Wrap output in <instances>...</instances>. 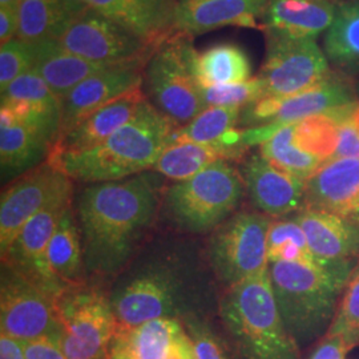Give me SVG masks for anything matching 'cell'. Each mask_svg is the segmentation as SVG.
<instances>
[{"label": "cell", "instance_id": "6da1fadb", "mask_svg": "<svg viewBox=\"0 0 359 359\" xmlns=\"http://www.w3.org/2000/svg\"><path fill=\"white\" fill-rule=\"evenodd\" d=\"M160 208L151 173L97 182L77 197L75 216L87 276L112 277L128 265Z\"/></svg>", "mask_w": 359, "mask_h": 359}, {"label": "cell", "instance_id": "7a4b0ae2", "mask_svg": "<svg viewBox=\"0 0 359 359\" xmlns=\"http://www.w3.org/2000/svg\"><path fill=\"white\" fill-rule=\"evenodd\" d=\"M179 127L147 99L137 114L100 145L77 154H51L48 161L72 181L111 182L152 170Z\"/></svg>", "mask_w": 359, "mask_h": 359}, {"label": "cell", "instance_id": "3957f363", "mask_svg": "<svg viewBox=\"0 0 359 359\" xmlns=\"http://www.w3.org/2000/svg\"><path fill=\"white\" fill-rule=\"evenodd\" d=\"M233 359H302L277 308L269 268L229 287L218 304Z\"/></svg>", "mask_w": 359, "mask_h": 359}, {"label": "cell", "instance_id": "277c9868", "mask_svg": "<svg viewBox=\"0 0 359 359\" xmlns=\"http://www.w3.org/2000/svg\"><path fill=\"white\" fill-rule=\"evenodd\" d=\"M353 270V264L335 270L298 262L269 264L277 308L301 350L318 344L329 333L339 306V295Z\"/></svg>", "mask_w": 359, "mask_h": 359}, {"label": "cell", "instance_id": "5b68a950", "mask_svg": "<svg viewBox=\"0 0 359 359\" xmlns=\"http://www.w3.org/2000/svg\"><path fill=\"white\" fill-rule=\"evenodd\" d=\"M245 192L241 173L219 160L168 188L164 209L176 228L193 234L215 231L236 213Z\"/></svg>", "mask_w": 359, "mask_h": 359}, {"label": "cell", "instance_id": "8992f818", "mask_svg": "<svg viewBox=\"0 0 359 359\" xmlns=\"http://www.w3.org/2000/svg\"><path fill=\"white\" fill-rule=\"evenodd\" d=\"M193 36L176 31L165 39L145 65L142 86L149 103L179 128L205 109L194 75Z\"/></svg>", "mask_w": 359, "mask_h": 359}, {"label": "cell", "instance_id": "52a82bcc", "mask_svg": "<svg viewBox=\"0 0 359 359\" xmlns=\"http://www.w3.org/2000/svg\"><path fill=\"white\" fill-rule=\"evenodd\" d=\"M188 298L185 276L170 262H154L118 285L109 302L117 326L133 327L160 318L182 321L200 316Z\"/></svg>", "mask_w": 359, "mask_h": 359}, {"label": "cell", "instance_id": "ba28073f", "mask_svg": "<svg viewBox=\"0 0 359 359\" xmlns=\"http://www.w3.org/2000/svg\"><path fill=\"white\" fill-rule=\"evenodd\" d=\"M270 218L241 210L231 215L209 241V261L219 283L228 289L269 268L268 233Z\"/></svg>", "mask_w": 359, "mask_h": 359}, {"label": "cell", "instance_id": "9c48e42d", "mask_svg": "<svg viewBox=\"0 0 359 359\" xmlns=\"http://www.w3.org/2000/svg\"><path fill=\"white\" fill-rule=\"evenodd\" d=\"M55 301L62 325L56 341L67 359H109L117 330L109 299L99 290L77 286Z\"/></svg>", "mask_w": 359, "mask_h": 359}, {"label": "cell", "instance_id": "30bf717a", "mask_svg": "<svg viewBox=\"0 0 359 359\" xmlns=\"http://www.w3.org/2000/svg\"><path fill=\"white\" fill-rule=\"evenodd\" d=\"M268 52L258 77L265 96L285 97L311 90L329 79V65L314 39L295 38L265 28Z\"/></svg>", "mask_w": 359, "mask_h": 359}, {"label": "cell", "instance_id": "8fae6325", "mask_svg": "<svg viewBox=\"0 0 359 359\" xmlns=\"http://www.w3.org/2000/svg\"><path fill=\"white\" fill-rule=\"evenodd\" d=\"M72 180L46 160L11 182L0 200V253L13 244L31 218L47 208L71 200Z\"/></svg>", "mask_w": 359, "mask_h": 359}, {"label": "cell", "instance_id": "7c38bea8", "mask_svg": "<svg viewBox=\"0 0 359 359\" xmlns=\"http://www.w3.org/2000/svg\"><path fill=\"white\" fill-rule=\"evenodd\" d=\"M69 53L105 65L147 63L158 46L87 8L56 40Z\"/></svg>", "mask_w": 359, "mask_h": 359}, {"label": "cell", "instance_id": "4fadbf2b", "mask_svg": "<svg viewBox=\"0 0 359 359\" xmlns=\"http://www.w3.org/2000/svg\"><path fill=\"white\" fill-rule=\"evenodd\" d=\"M0 329L22 342L41 337L57 339L62 333L55 298L4 264L0 283Z\"/></svg>", "mask_w": 359, "mask_h": 359}, {"label": "cell", "instance_id": "5bb4252c", "mask_svg": "<svg viewBox=\"0 0 359 359\" xmlns=\"http://www.w3.org/2000/svg\"><path fill=\"white\" fill-rule=\"evenodd\" d=\"M354 102L357 100L347 84L329 77L320 86L297 95L261 97L243 108L240 124L246 128L269 124L277 132L287 124L321 115Z\"/></svg>", "mask_w": 359, "mask_h": 359}, {"label": "cell", "instance_id": "9a60e30c", "mask_svg": "<svg viewBox=\"0 0 359 359\" xmlns=\"http://www.w3.org/2000/svg\"><path fill=\"white\" fill-rule=\"evenodd\" d=\"M69 206H72L71 200L60 201L31 218L6 255L1 256L4 265L55 299L65 290L52 276L47 253L52 236Z\"/></svg>", "mask_w": 359, "mask_h": 359}, {"label": "cell", "instance_id": "2e32d148", "mask_svg": "<svg viewBox=\"0 0 359 359\" xmlns=\"http://www.w3.org/2000/svg\"><path fill=\"white\" fill-rule=\"evenodd\" d=\"M147 63L108 67L86 79L68 92L62 99V124L59 137L99 108L130 90L142 87Z\"/></svg>", "mask_w": 359, "mask_h": 359}, {"label": "cell", "instance_id": "e0dca14e", "mask_svg": "<svg viewBox=\"0 0 359 359\" xmlns=\"http://www.w3.org/2000/svg\"><path fill=\"white\" fill-rule=\"evenodd\" d=\"M241 176L252 204L268 217H285L304 206L305 182L276 167L261 154L248 158Z\"/></svg>", "mask_w": 359, "mask_h": 359}, {"label": "cell", "instance_id": "ac0fdd59", "mask_svg": "<svg viewBox=\"0 0 359 359\" xmlns=\"http://www.w3.org/2000/svg\"><path fill=\"white\" fill-rule=\"evenodd\" d=\"M302 208L327 212L359 225V158L325 161L305 182Z\"/></svg>", "mask_w": 359, "mask_h": 359}, {"label": "cell", "instance_id": "d6986e66", "mask_svg": "<svg viewBox=\"0 0 359 359\" xmlns=\"http://www.w3.org/2000/svg\"><path fill=\"white\" fill-rule=\"evenodd\" d=\"M88 8L160 46L176 32L179 0H81Z\"/></svg>", "mask_w": 359, "mask_h": 359}, {"label": "cell", "instance_id": "ffe728a7", "mask_svg": "<svg viewBox=\"0 0 359 359\" xmlns=\"http://www.w3.org/2000/svg\"><path fill=\"white\" fill-rule=\"evenodd\" d=\"M271 0H179L176 31L200 35L221 27L262 28L257 23Z\"/></svg>", "mask_w": 359, "mask_h": 359}, {"label": "cell", "instance_id": "44dd1931", "mask_svg": "<svg viewBox=\"0 0 359 359\" xmlns=\"http://www.w3.org/2000/svg\"><path fill=\"white\" fill-rule=\"evenodd\" d=\"M147 100L142 87L130 90L104 105L63 133L52 148L51 154H77L92 149L124 127Z\"/></svg>", "mask_w": 359, "mask_h": 359}, {"label": "cell", "instance_id": "7402d4cb", "mask_svg": "<svg viewBox=\"0 0 359 359\" xmlns=\"http://www.w3.org/2000/svg\"><path fill=\"white\" fill-rule=\"evenodd\" d=\"M294 219L316 256L329 261H348L359 257L358 224L309 208L299 209Z\"/></svg>", "mask_w": 359, "mask_h": 359}, {"label": "cell", "instance_id": "603a6c76", "mask_svg": "<svg viewBox=\"0 0 359 359\" xmlns=\"http://www.w3.org/2000/svg\"><path fill=\"white\" fill-rule=\"evenodd\" d=\"M87 8L81 0H20L16 39L27 44L57 40Z\"/></svg>", "mask_w": 359, "mask_h": 359}, {"label": "cell", "instance_id": "cb8c5ba5", "mask_svg": "<svg viewBox=\"0 0 359 359\" xmlns=\"http://www.w3.org/2000/svg\"><path fill=\"white\" fill-rule=\"evenodd\" d=\"M185 330L176 318H160L133 327L117 326L109 359H168Z\"/></svg>", "mask_w": 359, "mask_h": 359}, {"label": "cell", "instance_id": "d4e9b609", "mask_svg": "<svg viewBox=\"0 0 359 359\" xmlns=\"http://www.w3.org/2000/svg\"><path fill=\"white\" fill-rule=\"evenodd\" d=\"M334 0H271L264 15L265 28L295 38L314 39L332 26Z\"/></svg>", "mask_w": 359, "mask_h": 359}, {"label": "cell", "instance_id": "484cf974", "mask_svg": "<svg viewBox=\"0 0 359 359\" xmlns=\"http://www.w3.org/2000/svg\"><path fill=\"white\" fill-rule=\"evenodd\" d=\"M35 47V65L40 76L46 80L52 92L62 100L68 92L86 79L112 65H99L63 50L56 40H48Z\"/></svg>", "mask_w": 359, "mask_h": 359}, {"label": "cell", "instance_id": "4316f807", "mask_svg": "<svg viewBox=\"0 0 359 359\" xmlns=\"http://www.w3.org/2000/svg\"><path fill=\"white\" fill-rule=\"evenodd\" d=\"M53 144L38 130L20 123L0 127V167L1 180L19 177L43 164Z\"/></svg>", "mask_w": 359, "mask_h": 359}, {"label": "cell", "instance_id": "83f0119b", "mask_svg": "<svg viewBox=\"0 0 359 359\" xmlns=\"http://www.w3.org/2000/svg\"><path fill=\"white\" fill-rule=\"evenodd\" d=\"M47 259L52 276L65 290L84 286L87 271L80 231L72 206L65 210L52 236Z\"/></svg>", "mask_w": 359, "mask_h": 359}, {"label": "cell", "instance_id": "f1b7e54d", "mask_svg": "<svg viewBox=\"0 0 359 359\" xmlns=\"http://www.w3.org/2000/svg\"><path fill=\"white\" fill-rule=\"evenodd\" d=\"M245 151L233 149L219 142L197 144V142H175L160 154L152 170L157 175L173 181L191 179L210 164L226 160L231 161L241 157Z\"/></svg>", "mask_w": 359, "mask_h": 359}, {"label": "cell", "instance_id": "f546056e", "mask_svg": "<svg viewBox=\"0 0 359 359\" xmlns=\"http://www.w3.org/2000/svg\"><path fill=\"white\" fill-rule=\"evenodd\" d=\"M250 60L237 44H216L197 52L194 57V75L201 88L243 83L250 79Z\"/></svg>", "mask_w": 359, "mask_h": 359}, {"label": "cell", "instance_id": "4dcf8cb0", "mask_svg": "<svg viewBox=\"0 0 359 359\" xmlns=\"http://www.w3.org/2000/svg\"><path fill=\"white\" fill-rule=\"evenodd\" d=\"M268 259L271 262H298L313 268L335 270L353 264L348 261H329L316 256L309 248L306 236L294 218L271 221L268 233Z\"/></svg>", "mask_w": 359, "mask_h": 359}, {"label": "cell", "instance_id": "1f68e13d", "mask_svg": "<svg viewBox=\"0 0 359 359\" xmlns=\"http://www.w3.org/2000/svg\"><path fill=\"white\" fill-rule=\"evenodd\" d=\"M294 124L277 130L268 142L259 145V154L271 164L306 182L323 164L320 157L309 154L294 144Z\"/></svg>", "mask_w": 359, "mask_h": 359}, {"label": "cell", "instance_id": "d6a6232c", "mask_svg": "<svg viewBox=\"0 0 359 359\" xmlns=\"http://www.w3.org/2000/svg\"><path fill=\"white\" fill-rule=\"evenodd\" d=\"M327 56L338 65L359 63V3L341 6L325 39Z\"/></svg>", "mask_w": 359, "mask_h": 359}, {"label": "cell", "instance_id": "836d02e7", "mask_svg": "<svg viewBox=\"0 0 359 359\" xmlns=\"http://www.w3.org/2000/svg\"><path fill=\"white\" fill-rule=\"evenodd\" d=\"M241 108L209 107L191 123L176 130L173 136L175 142H197V144H216L225 135L236 129L240 123Z\"/></svg>", "mask_w": 359, "mask_h": 359}, {"label": "cell", "instance_id": "e575fe53", "mask_svg": "<svg viewBox=\"0 0 359 359\" xmlns=\"http://www.w3.org/2000/svg\"><path fill=\"white\" fill-rule=\"evenodd\" d=\"M338 121L332 111L311 116L294 124V144L302 151L320 157L332 158L338 144Z\"/></svg>", "mask_w": 359, "mask_h": 359}, {"label": "cell", "instance_id": "d590c367", "mask_svg": "<svg viewBox=\"0 0 359 359\" xmlns=\"http://www.w3.org/2000/svg\"><path fill=\"white\" fill-rule=\"evenodd\" d=\"M327 334L339 335L350 348L359 346V261L347 281L345 293Z\"/></svg>", "mask_w": 359, "mask_h": 359}, {"label": "cell", "instance_id": "8d00e7d4", "mask_svg": "<svg viewBox=\"0 0 359 359\" xmlns=\"http://www.w3.org/2000/svg\"><path fill=\"white\" fill-rule=\"evenodd\" d=\"M206 108L225 107V108H245L265 97L264 84L259 77L249 79L243 83H233L224 86H212L201 88Z\"/></svg>", "mask_w": 359, "mask_h": 359}, {"label": "cell", "instance_id": "74e56055", "mask_svg": "<svg viewBox=\"0 0 359 359\" xmlns=\"http://www.w3.org/2000/svg\"><path fill=\"white\" fill-rule=\"evenodd\" d=\"M181 322L192 339L196 359H233L226 341L201 316H189Z\"/></svg>", "mask_w": 359, "mask_h": 359}, {"label": "cell", "instance_id": "f35d334b", "mask_svg": "<svg viewBox=\"0 0 359 359\" xmlns=\"http://www.w3.org/2000/svg\"><path fill=\"white\" fill-rule=\"evenodd\" d=\"M35 65V47L13 39L0 48V90H6L15 79L31 71Z\"/></svg>", "mask_w": 359, "mask_h": 359}, {"label": "cell", "instance_id": "ab89813d", "mask_svg": "<svg viewBox=\"0 0 359 359\" xmlns=\"http://www.w3.org/2000/svg\"><path fill=\"white\" fill-rule=\"evenodd\" d=\"M1 100L27 103L56 104L62 100L52 92L46 80L31 69L1 90Z\"/></svg>", "mask_w": 359, "mask_h": 359}, {"label": "cell", "instance_id": "60d3db41", "mask_svg": "<svg viewBox=\"0 0 359 359\" xmlns=\"http://www.w3.org/2000/svg\"><path fill=\"white\" fill-rule=\"evenodd\" d=\"M22 345L26 359H67L59 342L53 337H41L38 339L25 341Z\"/></svg>", "mask_w": 359, "mask_h": 359}, {"label": "cell", "instance_id": "b9f144b4", "mask_svg": "<svg viewBox=\"0 0 359 359\" xmlns=\"http://www.w3.org/2000/svg\"><path fill=\"white\" fill-rule=\"evenodd\" d=\"M351 348L339 335L326 334L314 347L308 359H345Z\"/></svg>", "mask_w": 359, "mask_h": 359}, {"label": "cell", "instance_id": "7bdbcfd3", "mask_svg": "<svg viewBox=\"0 0 359 359\" xmlns=\"http://www.w3.org/2000/svg\"><path fill=\"white\" fill-rule=\"evenodd\" d=\"M16 34H18L16 10L0 7V43H1V46L16 39Z\"/></svg>", "mask_w": 359, "mask_h": 359}, {"label": "cell", "instance_id": "ee69618b", "mask_svg": "<svg viewBox=\"0 0 359 359\" xmlns=\"http://www.w3.org/2000/svg\"><path fill=\"white\" fill-rule=\"evenodd\" d=\"M0 359H26L22 342L7 334L0 333Z\"/></svg>", "mask_w": 359, "mask_h": 359}, {"label": "cell", "instance_id": "f6af8a7d", "mask_svg": "<svg viewBox=\"0 0 359 359\" xmlns=\"http://www.w3.org/2000/svg\"><path fill=\"white\" fill-rule=\"evenodd\" d=\"M168 359H196L192 339L187 333V330H184L177 338Z\"/></svg>", "mask_w": 359, "mask_h": 359}, {"label": "cell", "instance_id": "bcb514c9", "mask_svg": "<svg viewBox=\"0 0 359 359\" xmlns=\"http://www.w3.org/2000/svg\"><path fill=\"white\" fill-rule=\"evenodd\" d=\"M20 0H0V7L1 8H10V10H16L18 4Z\"/></svg>", "mask_w": 359, "mask_h": 359}, {"label": "cell", "instance_id": "7dc6e473", "mask_svg": "<svg viewBox=\"0 0 359 359\" xmlns=\"http://www.w3.org/2000/svg\"><path fill=\"white\" fill-rule=\"evenodd\" d=\"M358 93H359V86H358Z\"/></svg>", "mask_w": 359, "mask_h": 359}]
</instances>
